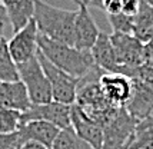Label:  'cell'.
Masks as SVG:
<instances>
[{
  "mask_svg": "<svg viewBox=\"0 0 153 149\" xmlns=\"http://www.w3.org/2000/svg\"><path fill=\"white\" fill-rule=\"evenodd\" d=\"M37 45L39 50L47 60L63 72L72 74L73 77L82 79L96 68L90 52H83L74 46L52 40L40 33L37 37Z\"/></svg>",
  "mask_w": 153,
  "mask_h": 149,
  "instance_id": "obj_1",
  "label": "cell"
},
{
  "mask_svg": "<svg viewBox=\"0 0 153 149\" xmlns=\"http://www.w3.org/2000/svg\"><path fill=\"white\" fill-rule=\"evenodd\" d=\"M77 10H66L37 0L33 19L39 33L52 40L73 46V29Z\"/></svg>",
  "mask_w": 153,
  "mask_h": 149,
  "instance_id": "obj_2",
  "label": "cell"
},
{
  "mask_svg": "<svg viewBox=\"0 0 153 149\" xmlns=\"http://www.w3.org/2000/svg\"><path fill=\"white\" fill-rule=\"evenodd\" d=\"M17 70L20 74V80L25 83L33 105H43L53 101L50 82L40 65L37 54L25 63H19Z\"/></svg>",
  "mask_w": 153,
  "mask_h": 149,
  "instance_id": "obj_3",
  "label": "cell"
},
{
  "mask_svg": "<svg viewBox=\"0 0 153 149\" xmlns=\"http://www.w3.org/2000/svg\"><path fill=\"white\" fill-rule=\"evenodd\" d=\"M37 57L42 65V68L46 73L47 79L52 86V95L53 101L65 103V105H73L76 103V96H77V88H79V80L77 77H73L72 74L63 72L62 69L56 68L52 62H49L42 54V52H37Z\"/></svg>",
  "mask_w": 153,
  "mask_h": 149,
  "instance_id": "obj_4",
  "label": "cell"
},
{
  "mask_svg": "<svg viewBox=\"0 0 153 149\" xmlns=\"http://www.w3.org/2000/svg\"><path fill=\"white\" fill-rule=\"evenodd\" d=\"M137 121L127 112L125 106L110 122L103 128V148L102 149H122L132 141Z\"/></svg>",
  "mask_w": 153,
  "mask_h": 149,
  "instance_id": "obj_5",
  "label": "cell"
},
{
  "mask_svg": "<svg viewBox=\"0 0 153 149\" xmlns=\"http://www.w3.org/2000/svg\"><path fill=\"white\" fill-rule=\"evenodd\" d=\"M70 109L72 105H65L60 102L52 101L43 105H32L26 112L20 116V125L32 121H45L53 123L59 129H66L72 126L70 121Z\"/></svg>",
  "mask_w": 153,
  "mask_h": 149,
  "instance_id": "obj_6",
  "label": "cell"
},
{
  "mask_svg": "<svg viewBox=\"0 0 153 149\" xmlns=\"http://www.w3.org/2000/svg\"><path fill=\"white\" fill-rule=\"evenodd\" d=\"M37 37H39V29H37V25L33 19L23 29L16 32L13 34V37L7 42L10 54L17 65L33 59L37 54V52H39Z\"/></svg>",
  "mask_w": 153,
  "mask_h": 149,
  "instance_id": "obj_7",
  "label": "cell"
},
{
  "mask_svg": "<svg viewBox=\"0 0 153 149\" xmlns=\"http://www.w3.org/2000/svg\"><path fill=\"white\" fill-rule=\"evenodd\" d=\"M99 27L89 12V7L80 4L73 29V46L83 52H90L99 37Z\"/></svg>",
  "mask_w": 153,
  "mask_h": 149,
  "instance_id": "obj_8",
  "label": "cell"
},
{
  "mask_svg": "<svg viewBox=\"0 0 153 149\" xmlns=\"http://www.w3.org/2000/svg\"><path fill=\"white\" fill-rule=\"evenodd\" d=\"M110 40L120 66H140L143 62V43L133 34L112 33Z\"/></svg>",
  "mask_w": 153,
  "mask_h": 149,
  "instance_id": "obj_9",
  "label": "cell"
},
{
  "mask_svg": "<svg viewBox=\"0 0 153 149\" xmlns=\"http://www.w3.org/2000/svg\"><path fill=\"white\" fill-rule=\"evenodd\" d=\"M70 121L72 128L82 139L90 143L94 149L103 148V128L76 103H73L70 109Z\"/></svg>",
  "mask_w": 153,
  "mask_h": 149,
  "instance_id": "obj_10",
  "label": "cell"
},
{
  "mask_svg": "<svg viewBox=\"0 0 153 149\" xmlns=\"http://www.w3.org/2000/svg\"><path fill=\"white\" fill-rule=\"evenodd\" d=\"M103 95L112 105L126 106L132 95V80L122 73H103L99 79Z\"/></svg>",
  "mask_w": 153,
  "mask_h": 149,
  "instance_id": "obj_11",
  "label": "cell"
},
{
  "mask_svg": "<svg viewBox=\"0 0 153 149\" xmlns=\"http://www.w3.org/2000/svg\"><path fill=\"white\" fill-rule=\"evenodd\" d=\"M125 108L137 122L153 116V90L140 82L132 80V95Z\"/></svg>",
  "mask_w": 153,
  "mask_h": 149,
  "instance_id": "obj_12",
  "label": "cell"
},
{
  "mask_svg": "<svg viewBox=\"0 0 153 149\" xmlns=\"http://www.w3.org/2000/svg\"><path fill=\"white\" fill-rule=\"evenodd\" d=\"M32 105L33 103L29 98V92L22 80L0 82V106L23 113Z\"/></svg>",
  "mask_w": 153,
  "mask_h": 149,
  "instance_id": "obj_13",
  "label": "cell"
},
{
  "mask_svg": "<svg viewBox=\"0 0 153 149\" xmlns=\"http://www.w3.org/2000/svg\"><path fill=\"white\" fill-rule=\"evenodd\" d=\"M94 65L102 69L105 73H117L119 72V62L114 53V48L110 40V34L100 32L94 46L90 50Z\"/></svg>",
  "mask_w": 153,
  "mask_h": 149,
  "instance_id": "obj_14",
  "label": "cell"
},
{
  "mask_svg": "<svg viewBox=\"0 0 153 149\" xmlns=\"http://www.w3.org/2000/svg\"><path fill=\"white\" fill-rule=\"evenodd\" d=\"M60 130L62 129L54 126L53 123L45 122V121H32V122L20 125L19 135L23 143L26 141H36L52 149Z\"/></svg>",
  "mask_w": 153,
  "mask_h": 149,
  "instance_id": "obj_15",
  "label": "cell"
},
{
  "mask_svg": "<svg viewBox=\"0 0 153 149\" xmlns=\"http://www.w3.org/2000/svg\"><path fill=\"white\" fill-rule=\"evenodd\" d=\"M37 0H4L3 6L6 9L7 20L13 27V32H19L30 20H33L34 7Z\"/></svg>",
  "mask_w": 153,
  "mask_h": 149,
  "instance_id": "obj_16",
  "label": "cell"
},
{
  "mask_svg": "<svg viewBox=\"0 0 153 149\" xmlns=\"http://www.w3.org/2000/svg\"><path fill=\"white\" fill-rule=\"evenodd\" d=\"M133 17V36L143 45L150 42L153 39V7L142 0Z\"/></svg>",
  "mask_w": 153,
  "mask_h": 149,
  "instance_id": "obj_17",
  "label": "cell"
},
{
  "mask_svg": "<svg viewBox=\"0 0 153 149\" xmlns=\"http://www.w3.org/2000/svg\"><path fill=\"white\" fill-rule=\"evenodd\" d=\"M20 80L17 63L10 54L9 43L6 39L0 42V82Z\"/></svg>",
  "mask_w": 153,
  "mask_h": 149,
  "instance_id": "obj_18",
  "label": "cell"
},
{
  "mask_svg": "<svg viewBox=\"0 0 153 149\" xmlns=\"http://www.w3.org/2000/svg\"><path fill=\"white\" fill-rule=\"evenodd\" d=\"M129 149H153V116L137 122Z\"/></svg>",
  "mask_w": 153,
  "mask_h": 149,
  "instance_id": "obj_19",
  "label": "cell"
},
{
  "mask_svg": "<svg viewBox=\"0 0 153 149\" xmlns=\"http://www.w3.org/2000/svg\"><path fill=\"white\" fill-rule=\"evenodd\" d=\"M52 149H94L90 143H87L85 139H82L74 129L70 128L62 129L54 141Z\"/></svg>",
  "mask_w": 153,
  "mask_h": 149,
  "instance_id": "obj_20",
  "label": "cell"
},
{
  "mask_svg": "<svg viewBox=\"0 0 153 149\" xmlns=\"http://www.w3.org/2000/svg\"><path fill=\"white\" fill-rule=\"evenodd\" d=\"M127 76L130 80H136L143 83L145 86L153 90V66L140 65V66H120L119 72Z\"/></svg>",
  "mask_w": 153,
  "mask_h": 149,
  "instance_id": "obj_21",
  "label": "cell"
},
{
  "mask_svg": "<svg viewBox=\"0 0 153 149\" xmlns=\"http://www.w3.org/2000/svg\"><path fill=\"white\" fill-rule=\"evenodd\" d=\"M20 116L22 113L14 109L0 106V133L17 132L20 128Z\"/></svg>",
  "mask_w": 153,
  "mask_h": 149,
  "instance_id": "obj_22",
  "label": "cell"
},
{
  "mask_svg": "<svg viewBox=\"0 0 153 149\" xmlns=\"http://www.w3.org/2000/svg\"><path fill=\"white\" fill-rule=\"evenodd\" d=\"M109 23L113 29V33H125L133 34V20L134 17L132 14H126L120 12L117 14H107Z\"/></svg>",
  "mask_w": 153,
  "mask_h": 149,
  "instance_id": "obj_23",
  "label": "cell"
},
{
  "mask_svg": "<svg viewBox=\"0 0 153 149\" xmlns=\"http://www.w3.org/2000/svg\"><path fill=\"white\" fill-rule=\"evenodd\" d=\"M22 138L19 135V130L14 133H0V149H12L22 148Z\"/></svg>",
  "mask_w": 153,
  "mask_h": 149,
  "instance_id": "obj_24",
  "label": "cell"
},
{
  "mask_svg": "<svg viewBox=\"0 0 153 149\" xmlns=\"http://www.w3.org/2000/svg\"><path fill=\"white\" fill-rule=\"evenodd\" d=\"M122 1V12L126 14H132L134 16L136 12L139 10L140 1L142 0H120Z\"/></svg>",
  "mask_w": 153,
  "mask_h": 149,
  "instance_id": "obj_25",
  "label": "cell"
},
{
  "mask_svg": "<svg viewBox=\"0 0 153 149\" xmlns=\"http://www.w3.org/2000/svg\"><path fill=\"white\" fill-rule=\"evenodd\" d=\"M103 9L107 14H117L122 12V1L120 0H103Z\"/></svg>",
  "mask_w": 153,
  "mask_h": 149,
  "instance_id": "obj_26",
  "label": "cell"
},
{
  "mask_svg": "<svg viewBox=\"0 0 153 149\" xmlns=\"http://www.w3.org/2000/svg\"><path fill=\"white\" fill-rule=\"evenodd\" d=\"M143 62L145 65L153 66V39L143 45Z\"/></svg>",
  "mask_w": 153,
  "mask_h": 149,
  "instance_id": "obj_27",
  "label": "cell"
},
{
  "mask_svg": "<svg viewBox=\"0 0 153 149\" xmlns=\"http://www.w3.org/2000/svg\"><path fill=\"white\" fill-rule=\"evenodd\" d=\"M20 149H50V148H47L46 145L36 142V141H26V142L22 145Z\"/></svg>",
  "mask_w": 153,
  "mask_h": 149,
  "instance_id": "obj_28",
  "label": "cell"
},
{
  "mask_svg": "<svg viewBox=\"0 0 153 149\" xmlns=\"http://www.w3.org/2000/svg\"><path fill=\"white\" fill-rule=\"evenodd\" d=\"M82 4L86 7H99L103 9V0H82Z\"/></svg>",
  "mask_w": 153,
  "mask_h": 149,
  "instance_id": "obj_29",
  "label": "cell"
},
{
  "mask_svg": "<svg viewBox=\"0 0 153 149\" xmlns=\"http://www.w3.org/2000/svg\"><path fill=\"white\" fill-rule=\"evenodd\" d=\"M6 20H7L6 9L3 6V3H0V22H6Z\"/></svg>",
  "mask_w": 153,
  "mask_h": 149,
  "instance_id": "obj_30",
  "label": "cell"
},
{
  "mask_svg": "<svg viewBox=\"0 0 153 149\" xmlns=\"http://www.w3.org/2000/svg\"><path fill=\"white\" fill-rule=\"evenodd\" d=\"M4 22H0V42L4 39Z\"/></svg>",
  "mask_w": 153,
  "mask_h": 149,
  "instance_id": "obj_31",
  "label": "cell"
},
{
  "mask_svg": "<svg viewBox=\"0 0 153 149\" xmlns=\"http://www.w3.org/2000/svg\"><path fill=\"white\" fill-rule=\"evenodd\" d=\"M72 1H73V3H76L77 6H80V4H82V0H72Z\"/></svg>",
  "mask_w": 153,
  "mask_h": 149,
  "instance_id": "obj_32",
  "label": "cell"
},
{
  "mask_svg": "<svg viewBox=\"0 0 153 149\" xmlns=\"http://www.w3.org/2000/svg\"><path fill=\"white\" fill-rule=\"evenodd\" d=\"M143 1H146L147 4H150V6L153 7V0H143Z\"/></svg>",
  "mask_w": 153,
  "mask_h": 149,
  "instance_id": "obj_33",
  "label": "cell"
},
{
  "mask_svg": "<svg viewBox=\"0 0 153 149\" xmlns=\"http://www.w3.org/2000/svg\"><path fill=\"white\" fill-rule=\"evenodd\" d=\"M3 1H4V0H0V3H3Z\"/></svg>",
  "mask_w": 153,
  "mask_h": 149,
  "instance_id": "obj_34",
  "label": "cell"
},
{
  "mask_svg": "<svg viewBox=\"0 0 153 149\" xmlns=\"http://www.w3.org/2000/svg\"><path fill=\"white\" fill-rule=\"evenodd\" d=\"M12 149H20V148H12Z\"/></svg>",
  "mask_w": 153,
  "mask_h": 149,
  "instance_id": "obj_35",
  "label": "cell"
}]
</instances>
